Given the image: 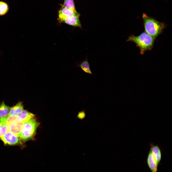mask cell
<instances>
[{
  "instance_id": "obj_1",
  "label": "cell",
  "mask_w": 172,
  "mask_h": 172,
  "mask_svg": "<svg viewBox=\"0 0 172 172\" xmlns=\"http://www.w3.org/2000/svg\"><path fill=\"white\" fill-rule=\"evenodd\" d=\"M155 39L151 36L144 32L138 36L133 35H130L127 41L134 43L139 48L141 54H143L145 51L152 49Z\"/></svg>"
},
{
  "instance_id": "obj_2",
  "label": "cell",
  "mask_w": 172,
  "mask_h": 172,
  "mask_svg": "<svg viewBox=\"0 0 172 172\" xmlns=\"http://www.w3.org/2000/svg\"><path fill=\"white\" fill-rule=\"evenodd\" d=\"M142 18L145 32L154 39L161 34L165 27L164 23L159 22L145 13L143 14Z\"/></svg>"
},
{
  "instance_id": "obj_3",
  "label": "cell",
  "mask_w": 172,
  "mask_h": 172,
  "mask_svg": "<svg viewBox=\"0 0 172 172\" xmlns=\"http://www.w3.org/2000/svg\"><path fill=\"white\" fill-rule=\"evenodd\" d=\"M38 124L35 119L24 123L19 136L24 141L32 139Z\"/></svg>"
},
{
  "instance_id": "obj_4",
  "label": "cell",
  "mask_w": 172,
  "mask_h": 172,
  "mask_svg": "<svg viewBox=\"0 0 172 172\" xmlns=\"http://www.w3.org/2000/svg\"><path fill=\"white\" fill-rule=\"evenodd\" d=\"M23 123L18 115L8 116L6 118L5 124L8 131L18 136Z\"/></svg>"
},
{
  "instance_id": "obj_5",
  "label": "cell",
  "mask_w": 172,
  "mask_h": 172,
  "mask_svg": "<svg viewBox=\"0 0 172 172\" xmlns=\"http://www.w3.org/2000/svg\"><path fill=\"white\" fill-rule=\"evenodd\" d=\"M0 139L5 145H16L22 143V140L19 136L9 131Z\"/></svg>"
},
{
  "instance_id": "obj_6",
  "label": "cell",
  "mask_w": 172,
  "mask_h": 172,
  "mask_svg": "<svg viewBox=\"0 0 172 172\" xmlns=\"http://www.w3.org/2000/svg\"><path fill=\"white\" fill-rule=\"evenodd\" d=\"M147 161L148 166L151 172H156L158 166L160 162L150 150L147 156Z\"/></svg>"
},
{
  "instance_id": "obj_7",
  "label": "cell",
  "mask_w": 172,
  "mask_h": 172,
  "mask_svg": "<svg viewBox=\"0 0 172 172\" xmlns=\"http://www.w3.org/2000/svg\"><path fill=\"white\" fill-rule=\"evenodd\" d=\"M80 14L76 11H75L70 9L62 7L59 12V20L60 22L65 18L72 16L79 17Z\"/></svg>"
},
{
  "instance_id": "obj_8",
  "label": "cell",
  "mask_w": 172,
  "mask_h": 172,
  "mask_svg": "<svg viewBox=\"0 0 172 172\" xmlns=\"http://www.w3.org/2000/svg\"><path fill=\"white\" fill-rule=\"evenodd\" d=\"M60 22H63L68 25L82 29V26L79 17L72 16L65 18L62 20Z\"/></svg>"
},
{
  "instance_id": "obj_9",
  "label": "cell",
  "mask_w": 172,
  "mask_h": 172,
  "mask_svg": "<svg viewBox=\"0 0 172 172\" xmlns=\"http://www.w3.org/2000/svg\"><path fill=\"white\" fill-rule=\"evenodd\" d=\"M18 115L23 123L35 119L34 114L25 110H23Z\"/></svg>"
},
{
  "instance_id": "obj_10",
  "label": "cell",
  "mask_w": 172,
  "mask_h": 172,
  "mask_svg": "<svg viewBox=\"0 0 172 172\" xmlns=\"http://www.w3.org/2000/svg\"><path fill=\"white\" fill-rule=\"evenodd\" d=\"M23 110L22 102H19L16 105L11 108L8 116L18 115Z\"/></svg>"
},
{
  "instance_id": "obj_11",
  "label": "cell",
  "mask_w": 172,
  "mask_h": 172,
  "mask_svg": "<svg viewBox=\"0 0 172 172\" xmlns=\"http://www.w3.org/2000/svg\"><path fill=\"white\" fill-rule=\"evenodd\" d=\"M77 65L85 73L94 75L90 69L89 64L86 58L80 62Z\"/></svg>"
},
{
  "instance_id": "obj_12",
  "label": "cell",
  "mask_w": 172,
  "mask_h": 172,
  "mask_svg": "<svg viewBox=\"0 0 172 172\" xmlns=\"http://www.w3.org/2000/svg\"><path fill=\"white\" fill-rule=\"evenodd\" d=\"M11 108L5 104L4 102L0 105V119L8 116Z\"/></svg>"
},
{
  "instance_id": "obj_13",
  "label": "cell",
  "mask_w": 172,
  "mask_h": 172,
  "mask_svg": "<svg viewBox=\"0 0 172 172\" xmlns=\"http://www.w3.org/2000/svg\"><path fill=\"white\" fill-rule=\"evenodd\" d=\"M8 9V6L7 3L0 1V16L5 14L7 12Z\"/></svg>"
},
{
  "instance_id": "obj_14",
  "label": "cell",
  "mask_w": 172,
  "mask_h": 172,
  "mask_svg": "<svg viewBox=\"0 0 172 172\" xmlns=\"http://www.w3.org/2000/svg\"><path fill=\"white\" fill-rule=\"evenodd\" d=\"M62 7L68 8L75 11H76L73 0H64Z\"/></svg>"
},
{
  "instance_id": "obj_15",
  "label": "cell",
  "mask_w": 172,
  "mask_h": 172,
  "mask_svg": "<svg viewBox=\"0 0 172 172\" xmlns=\"http://www.w3.org/2000/svg\"><path fill=\"white\" fill-rule=\"evenodd\" d=\"M8 131L5 124H3L0 129V138L4 135Z\"/></svg>"
},
{
  "instance_id": "obj_16",
  "label": "cell",
  "mask_w": 172,
  "mask_h": 172,
  "mask_svg": "<svg viewBox=\"0 0 172 172\" xmlns=\"http://www.w3.org/2000/svg\"><path fill=\"white\" fill-rule=\"evenodd\" d=\"M86 116L85 111L84 110L78 113L77 117L79 118L82 119L84 118Z\"/></svg>"
},
{
  "instance_id": "obj_17",
  "label": "cell",
  "mask_w": 172,
  "mask_h": 172,
  "mask_svg": "<svg viewBox=\"0 0 172 172\" xmlns=\"http://www.w3.org/2000/svg\"><path fill=\"white\" fill-rule=\"evenodd\" d=\"M6 117L0 119V129L3 124H5Z\"/></svg>"
}]
</instances>
